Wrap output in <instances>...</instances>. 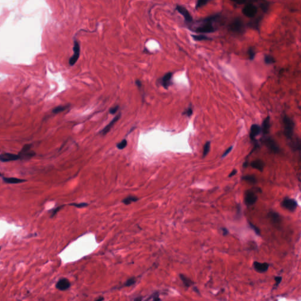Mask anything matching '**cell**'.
<instances>
[{
    "mask_svg": "<svg viewBox=\"0 0 301 301\" xmlns=\"http://www.w3.org/2000/svg\"><path fill=\"white\" fill-rule=\"evenodd\" d=\"M264 163L260 160H257L254 161H252L251 164V166L254 168L256 169L261 172H262L264 168Z\"/></svg>",
    "mask_w": 301,
    "mask_h": 301,
    "instance_id": "cell-19",
    "label": "cell"
},
{
    "mask_svg": "<svg viewBox=\"0 0 301 301\" xmlns=\"http://www.w3.org/2000/svg\"><path fill=\"white\" fill-rule=\"evenodd\" d=\"M219 17V14H216L215 15L210 16L209 17L198 20L195 24V26L191 27L190 29H191V30L194 32L197 33H201L202 34L214 33L216 30L213 26V22L218 19Z\"/></svg>",
    "mask_w": 301,
    "mask_h": 301,
    "instance_id": "cell-1",
    "label": "cell"
},
{
    "mask_svg": "<svg viewBox=\"0 0 301 301\" xmlns=\"http://www.w3.org/2000/svg\"><path fill=\"white\" fill-rule=\"evenodd\" d=\"M119 106L118 105H116V106H114V107H112L109 109V112L111 114H115L117 112V111H118L119 109Z\"/></svg>",
    "mask_w": 301,
    "mask_h": 301,
    "instance_id": "cell-37",
    "label": "cell"
},
{
    "mask_svg": "<svg viewBox=\"0 0 301 301\" xmlns=\"http://www.w3.org/2000/svg\"><path fill=\"white\" fill-rule=\"evenodd\" d=\"M221 229H222V233H223V235H225H225H227L228 234L229 231H228V230L226 228H222Z\"/></svg>",
    "mask_w": 301,
    "mask_h": 301,
    "instance_id": "cell-42",
    "label": "cell"
},
{
    "mask_svg": "<svg viewBox=\"0 0 301 301\" xmlns=\"http://www.w3.org/2000/svg\"><path fill=\"white\" fill-rule=\"evenodd\" d=\"M228 28L232 33L239 35L243 34L245 31L244 23L240 17L234 18L229 24Z\"/></svg>",
    "mask_w": 301,
    "mask_h": 301,
    "instance_id": "cell-2",
    "label": "cell"
},
{
    "mask_svg": "<svg viewBox=\"0 0 301 301\" xmlns=\"http://www.w3.org/2000/svg\"><path fill=\"white\" fill-rule=\"evenodd\" d=\"M20 158L18 155H16L11 153H4L0 154V161L3 163L14 161L20 160Z\"/></svg>",
    "mask_w": 301,
    "mask_h": 301,
    "instance_id": "cell-12",
    "label": "cell"
},
{
    "mask_svg": "<svg viewBox=\"0 0 301 301\" xmlns=\"http://www.w3.org/2000/svg\"><path fill=\"white\" fill-rule=\"evenodd\" d=\"M258 200V197L251 190H247L245 193L244 201L247 205H254Z\"/></svg>",
    "mask_w": 301,
    "mask_h": 301,
    "instance_id": "cell-8",
    "label": "cell"
},
{
    "mask_svg": "<svg viewBox=\"0 0 301 301\" xmlns=\"http://www.w3.org/2000/svg\"><path fill=\"white\" fill-rule=\"evenodd\" d=\"M270 127V117L269 116H268L263 121V122H262V128H261L262 133L264 135H266V134L269 133Z\"/></svg>",
    "mask_w": 301,
    "mask_h": 301,
    "instance_id": "cell-17",
    "label": "cell"
},
{
    "mask_svg": "<svg viewBox=\"0 0 301 301\" xmlns=\"http://www.w3.org/2000/svg\"><path fill=\"white\" fill-rule=\"evenodd\" d=\"M135 282H136L135 279L134 278H130V279H128L126 281L125 286H131L133 285V284H135Z\"/></svg>",
    "mask_w": 301,
    "mask_h": 301,
    "instance_id": "cell-34",
    "label": "cell"
},
{
    "mask_svg": "<svg viewBox=\"0 0 301 301\" xmlns=\"http://www.w3.org/2000/svg\"><path fill=\"white\" fill-rule=\"evenodd\" d=\"M232 148H233V146H232L229 147L227 149H226L224 153V154H223V155H222V158H224V157H226V155H228L231 153V151L232 149Z\"/></svg>",
    "mask_w": 301,
    "mask_h": 301,
    "instance_id": "cell-38",
    "label": "cell"
},
{
    "mask_svg": "<svg viewBox=\"0 0 301 301\" xmlns=\"http://www.w3.org/2000/svg\"><path fill=\"white\" fill-rule=\"evenodd\" d=\"M261 128L258 124H253L250 129L249 137L251 140H254L255 138L259 134Z\"/></svg>",
    "mask_w": 301,
    "mask_h": 301,
    "instance_id": "cell-16",
    "label": "cell"
},
{
    "mask_svg": "<svg viewBox=\"0 0 301 301\" xmlns=\"http://www.w3.org/2000/svg\"><path fill=\"white\" fill-rule=\"evenodd\" d=\"M283 124L284 127V133L287 138L290 139L292 137L293 133V130L295 127V123L293 121L285 115L283 117Z\"/></svg>",
    "mask_w": 301,
    "mask_h": 301,
    "instance_id": "cell-3",
    "label": "cell"
},
{
    "mask_svg": "<svg viewBox=\"0 0 301 301\" xmlns=\"http://www.w3.org/2000/svg\"><path fill=\"white\" fill-rule=\"evenodd\" d=\"M70 205L75 207L78 208H84V207H85L88 206V204H87V203H84V202H82V203H78V204L73 203V204H71Z\"/></svg>",
    "mask_w": 301,
    "mask_h": 301,
    "instance_id": "cell-35",
    "label": "cell"
},
{
    "mask_svg": "<svg viewBox=\"0 0 301 301\" xmlns=\"http://www.w3.org/2000/svg\"><path fill=\"white\" fill-rule=\"evenodd\" d=\"M260 8L264 13H266L269 9V4L267 3H263L260 5Z\"/></svg>",
    "mask_w": 301,
    "mask_h": 301,
    "instance_id": "cell-33",
    "label": "cell"
},
{
    "mask_svg": "<svg viewBox=\"0 0 301 301\" xmlns=\"http://www.w3.org/2000/svg\"><path fill=\"white\" fill-rule=\"evenodd\" d=\"M173 76V73L171 72H169L166 73L160 80V82L161 85L166 89H168L169 87L173 84L172 78Z\"/></svg>",
    "mask_w": 301,
    "mask_h": 301,
    "instance_id": "cell-11",
    "label": "cell"
},
{
    "mask_svg": "<svg viewBox=\"0 0 301 301\" xmlns=\"http://www.w3.org/2000/svg\"><path fill=\"white\" fill-rule=\"evenodd\" d=\"M135 84H136V86H137V87H138V88H139V89H140V88H141V87L142 86L141 81L140 80H136V81H135Z\"/></svg>",
    "mask_w": 301,
    "mask_h": 301,
    "instance_id": "cell-41",
    "label": "cell"
},
{
    "mask_svg": "<svg viewBox=\"0 0 301 301\" xmlns=\"http://www.w3.org/2000/svg\"><path fill=\"white\" fill-rule=\"evenodd\" d=\"M208 3V1H205V0H199V1H198L196 3V5H195V9L197 10H198V9L205 6L206 4H207Z\"/></svg>",
    "mask_w": 301,
    "mask_h": 301,
    "instance_id": "cell-30",
    "label": "cell"
},
{
    "mask_svg": "<svg viewBox=\"0 0 301 301\" xmlns=\"http://www.w3.org/2000/svg\"><path fill=\"white\" fill-rule=\"evenodd\" d=\"M0 176H1V177H2V175H1V173H0Z\"/></svg>",
    "mask_w": 301,
    "mask_h": 301,
    "instance_id": "cell-46",
    "label": "cell"
},
{
    "mask_svg": "<svg viewBox=\"0 0 301 301\" xmlns=\"http://www.w3.org/2000/svg\"><path fill=\"white\" fill-rule=\"evenodd\" d=\"M176 10L184 17L185 21L186 23H187V24H191V23L193 22V17L185 7L182 6L177 5L176 7Z\"/></svg>",
    "mask_w": 301,
    "mask_h": 301,
    "instance_id": "cell-7",
    "label": "cell"
},
{
    "mask_svg": "<svg viewBox=\"0 0 301 301\" xmlns=\"http://www.w3.org/2000/svg\"><path fill=\"white\" fill-rule=\"evenodd\" d=\"M211 148V142L208 141L205 143V145L204 146V149H203V153H202V157L205 158L209 152Z\"/></svg>",
    "mask_w": 301,
    "mask_h": 301,
    "instance_id": "cell-26",
    "label": "cell"
},
{
    "mask_svg": "<svg viewBox=\"0 0 301 301\" xmlns=\"http://www.w3.org/2000/svg\"><path fill=\"white\" fill-rule=\"evenodd\" d=\"M70 106V105H60V106H58L57 107H55L53 110V112L54 114H58V113H60L64 111H65V109H67L68 108H69Z\"/></svg>",
    "mask_w": 301,
    "mask_h": 301,
    "instance_id": "cell-25",
    "label": "cell"
},
{
    "mask_svg": "<svg viewBox=\"0 0 301 301\" xmlns=\"http://www.w3.org/2000/svg\"><path fill=\"white\" fill-rule=\"evenodd\" d=\"M248 53L249 60L251 61H252L255 58V50L253 49V48L250 47L248 49Z\"/></svg>",
    "mask_w": 301,
    "mask_h": 301,
    "instance_id": "cell-31",
    "label": "cell"
},
{
    "mask_svg": "<svg viewBox=\"0 0 301 301\" xmlns=\"http://www.w3.org/2000/svg\"><path fill=\"white\" fill-rule=\"evenodd\" d=\"M242 180L245 181H247L249 183H251V184H255V183H256V181H257L256 177L253 175L243 176L242 177Z\"/></svg>",
    "mask_w": 301,
    "mask_h": 301,
    "instance_id": "cell-27",
    "label": "cell"
},
{
    "mask_svg": "<svg viewBox=\"0 0 301 301\" xmlns=\"http://www.w3.org/2000/svg\"><path fill=\"white\" fill-rule=\"evenodd\" d=\"M63 207H64V206H61V207H58L57 208L55 209L53 211V212H52L51 217H53L54 215H55L57 214V212H58V211H60V209H61Z\"/></svg>",
    "mask_w": 301,
    "mask_h": 301,
    "instance_id": "cell-39",
    "label": "cell"
},
{
    "mask_svg": "<svg viewBox=\"0 0 301 301\" xmlns=\"http://www.w3.org/2000/svg\"><path fill=\"white\" fill-rule=\"evenodd\" d=\"M254 269L259 273H264L266 272L269 268V264L267 263H261L258 262H253Z\"/></svg>",
    "mask_w": 301,
    "mask_h": 301,
    "instance_id": "cell-15",
    "label": "cell"
},
{
    "mask_svg": "<svg viewBox=\"0 0 301 301\" xmlns=\"http://www.w3.org/2000/svg\"><path fill=\"white\" fill-rule=\"evenodd\" d=\"M127 146V141L125 139H122L120 142L118 143L116 145V147L119 149H123L126 148Z\"/></svg>",
    "mask_w": 301,
    "mask_h": 301,
    "instance_id": "cell-29",
    "label": "cell"
},
{
    "mask_svg": "<svg viewBox=\"0 0 301 301\" xmlns=\"http://www.w3.org/2000/svg\"><path fill=\"white\" fill-rule=\"evenodd\" d=\"M242 14L246 17L252 18L255 17L258 13V8L252 3L246 4L242 10Z\"/></svg>",
    "mask_w": 301,
    "mask_h": 301,
    "instance_id": "cell-4",
    "label": "cell"
},
{
    "mask_svg": "<svg viewBox=\"0 0 301 301\" xmlns=\"http://www.w3.org/2000/svg\"><path fill=\"white\" fill-rule=\"evenodd\" d=\"M103 300V297H99V299H98L97 300L95 301H102Z\"/></svg>",
    "mask_w": 301,
    "mask_h": 301,
    "instance_id": "cell-45",
    "label": "cell"
},
{
    "mask_svg": "<svg viewBox=\"0 0 301 301\" xmlns=\"http://www.w3.org/2000/svg\"><path fill=\"white\" fill-rule=\"evenodd\" d=\"M120 117H121V114H119L116 116H115L113 118V119L101 131V133L102 135H105L106 134H107L110 131V130L113 127V126L115 124V123L119 119Z\"/></svg>",
    "mask_w": 301,
    "mask_h": 301,
    "instance_id": "cell-14",
    "label": "cell"
},
{
    "mask_svg": "<svg viewBox=\"0 0 301 301\" xmlns=\"http://www.w3.org/2000/svg\"><path fill=\"white\" fill-rule=\"evenodd\" d=\"M275 58L270 55H265L264 57V62L267 65L274 64L275 62Z\"/></svg>",
    "mask_w": 301,
    "mask_h": 301,
    "instance_id": "cell-28",
    "label": "cell"
},
{
    "mask_svg": "<svg viewBox=\"0 0 301 301\" xmlns=\"http://www.w3.org/2000/svg\"><path fill=\"white\" fill-rule=\"evenodd\" d=\"M236 173H237V171H236V170H234L232 172H231V173L229 174V176H228V177H233V176L235 175V174H236Z\"/></svg>",
    "mask_w": 301,
    "mask_h": 301,
    "instance_id": "cell-43",
    "label": "cell"
},
{
    "mask_svg": "<svg viewBox=\"0 0 301 301\" xmlns=\"http://www.w3.org/2000/svg\"><path fill=\"white\" fill-rule=\"evenodd\" d=\"M192 38L196 41H208L211 40V38L204 35V34H199V35H192Z\"/></svg>",
    "mask_w": 301,
    "mask_h": 301,
    "instance_id": "cell-24",
    "label": "cell"
},
{
    "mask_svg": "<svg viewBox=\"0 0 301 301\" xmlns=\"http://www.w3.org/2000/svg\"><path fill=\"white\" fill-rule=\"evenodd\" d=\"M31 146L32 145L31 144H27L23 146V149L18 154L20 159L28 160L35 155V153L33 151V150H31Z\"/></svg>",
    "mask_w": 301,
    "mask_h": 301,
    "instance_id": "cell-5",
    "label": "cell"
},
{
    "mask_svg": "<svg viewBox=\"0 0 301 301\" xmlns=\"http://www.w3.org/2000/svg\"><path fill=\"white\" fill-rule=\"evenodd\" d=\"M282 206L284 208H285L290 211H294L296 209L297 204L296 201L295 199L289 198H286L282 201Z\"/></svg>",
    "mask_w": 301,
    "mask_h": 301,
    "instance_id": "cell-10",
    "label": "cell"
},
{
    "mask_svg": "<svg viewBox=\"0 0 301 301\" xmlns=\"http://www.w3.org/2000/svg\"><path fill=\"white\" fill-rule=\"evenodd\" d=\"M263 142L267 148L269 149L272 152L274 153H278L279 152L280 148L279 146L275 141L272 138H266L265 139H264Z\"/></svg>",
    "mask_w": 301,
    "mask_h": 301,
    "instance_id": "cell-9",
    "label": "cell"
},
{
    "mask_svg": "<svg viewBox=\"0 0 301 301\" xmlns=\"http://www.w3.org/2000/svg\"><path fill=\"white\" fill-rule=\"evenodd\" d=\"M138 200V198L135 196H128L122 201V202L125 205H129L133 202H136Z\"/></svg>",
    "mask_w": 301,
    "mask_h": 301,
    "instance_id": "cell-23",
    "label": "cell"
},
{
    "mask_svg": "<svg viewBox=\"0 0 301 301\" xmlns=\"http://www.w3.org/2000/svg\"><path fill=\"white\" fill-rule=\"evenodd\" d=\"M73 51L74 54L72 55V57L69 60V64L71 66L74 65L78 61L80 55V46L79 43L75 40L74 42V46H73Z\"/></svg>",
    "mask_w": 301,
    "mask_h": 301,
    "instance_id": "cell-6",
    "label": "cell"
},
{
    "mask_svg": "<svg viewBox=\"0 0 301 301\" xmlns=\"http://www.w3.org/2000/svg\"><path fill=\"white\" fill-rule=\"evenodd\" d=\"M249 225H250L251 228H252V229L255 231V232L256 234H258V235H260L261 232H260L259 229L258 227H256L255 225H254L253 224H252V223H251V222H249Z\"/></svg>",
    "mask_w": 301,
    "mask_h": 301,
    "instance_id": "cell-36",
    "label": "cell"
},
{
    "mask_svg": "<svg viewBox=\"0 0 301 301\" xmlns=\"http://www.w3.org/2000/svg\"><path fill=\"white\" fill-rule=\"evenodd\" d=\"M71 286V283L70 281L66 278L61 279L58 281L56 284V288L60 290L64 291L67 290Z\"/></svg>",
    "mask_w": 301,
    "mask_h": 301,
    "instance_id": "cell-13",
    "label": "cell"
},
{
    "mask_svg": "<svg viewBox=\"0 0 301 301\" xmlns=\"http://www.w3.org/2000/svg\"><path fill=\"white\" fill-rule=\"evenodd\" d=\"M275 279L276 281V286H277L280 283V282L282 280V277L281 276H276V277H275Z\"/></svg>",
    "mask_w": 301,
    "mask_h": 301,
    "instance_id": "cell-40",
    "label": "cell"
},
{
    "mask_svg": "<svg viewBox=\"0 0 301 301\" xmlns=\"http://www.w3.org/2000/svg\"><path fill=\"white\" fill-rule=\"evenodd\" d=\"M263 17L262 16H261L259 17H258L256 19L249 22L248 24V26L251 28H253L257 31H259V25L261 23V21H262Z\"/></svg>",
    "mask_w": 301,
    "mask_h": 301,
    "instance_id": "cell-18",
    "label": "cell"
},
{
    "mask_svg": "<svg viewBox=\"0 0 301 301\" xmlns=\"http://www.w3.org/2000/svg\"><path fill=\"white\" fill-rule=\"evenodd\" d=\"M3 180L5 182H6L7 184H20V183H22V182H24L26 181V180H24L18 179L17 178H6V177H5V178L3 177Z\"/></svg>",
    "mask_w": 301,
    "mask_h": 301,
    "instance_id": "cell-21",
    "label": "cell"
},
{
    "mask_svg": "<svg viewBox=\"0 0 301 301\" xmlns=\"http://www.w3.org/2000/svg\"><path fill=\"white\" fill-rule=\"evenodd\" d=\"M0 250H1V247H0Z\"/></svg>",
    "mask_w": 301,
    "mask_h": 301,
    "instance_id": "cell-47",
    "label": "cell"
},
{
    "mask_svg": "<svg viewBox=\"0 0 301 301\" xmlns=\"http://www.w3.org/2000/svg\"><path fill=\"white\" fill-rule=\"evenodd\" d=\"M180 278H181V280L182 281L183 283L184 284V285L185 286L190 287V286H191V285H192L194 284V282L189 278L187 277L184 275L180 274Z\"/></svg>",
    "mask_w": 301,
    "mask_h": 301,
    "instance_id": "cell-22",
    "label": "cell"
},
{
    "mask_svg": "<svg viewBox=\"0 0 301 301\" xmlns=\"http://www.w3.org/2000/svg\"><path fill=\"white\" fill-rule=\"evenodd\" d=\"M268 216L274 224H279L282 221L280 215L277 212H270L268 214Z\"/></svg>",
    "mask_w": 301,
    "mask_h": 301,
    "instance_id": "cell-20",
    "label": "cell"
},
{
    "mask_svg": "<svg viewBox=\"0 0 301 301\" xmlns=\"http://www.w3.org/2000/svg\"><path fill=\"white\" fill-rule=\"evenodd\" d=\"M193 114V110L192 109V108L191 107H189L187 109H186L182 113V115H186L187 116H191Z\"/></svg>",
    "mask_w": 301,
    "mask_h": 301,
    "instance_id": "cell-32",
    "label": "cell"
},
{
    "mask_svg": "<svg viewBox=\"0 0 301 301\" xmlns=\"http://www.w3.org/2000/svg\"><path fill=\"white\" fill-rule=\"evenodd\" d=\"M142 297H138L134 300V301H142Z\"/></svg>",
    "mask_w": 301,
    "mask_h": 301,
    "instance_id": "cell-44",
    "label": "cell"
}]
</instances>
